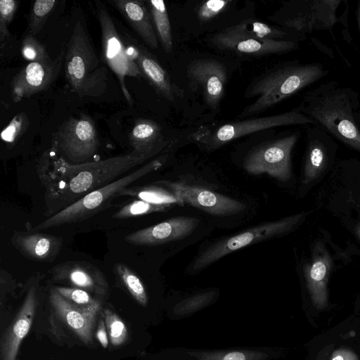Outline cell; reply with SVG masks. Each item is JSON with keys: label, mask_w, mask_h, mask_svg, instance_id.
<instances>
[{"label": "cell", "mask_w": 360, "mask_h": 360, "mask_svg": "<svg viewBox=\"0 0 360 360\" xmlns=\"http://www.w3.org/2000/svg\"><path fill=\"white\" fill-rule=\"evenodd\" d=\"M54 150L52 145L44 153L40 162L49 217L90 192L120 179L119 176L148 160L131 152L103 160L73 164L63 157L53 158Z\"/></svg>", "instance_id": "1"}, {"label": "cell", "mask_w": 360, "mask_h": 360, "mask_svg": "<svg viewBox=\"0 0 360 360\" xmlns=\"http://www.w3.org/2000/svg\"><path fill=\"white\" fill-rule=\"evenodd\" d=\"M316 125L360 153V95L329 81L308 91L298 106Z\"/></svg>", "instance_id": "2"}, {"label": "cell", "mask_w": 360, "mask_h": 360, "mask_svg": "<svg viewBox=\"0 0 360 360\" xmlns=\"http://www.w3.org/2000/svg\"><path fill=\"white\" fill-rule=\"evenodd\" d=\"M328 74L318 63H286L274 68L255 79L247 88L246 98H256L240 117L256 115L292 96Z\"/></svg>", "instance_id": "3"}, {"label": "cell", "mask_w": 360, "mask_h": 360, "mask_svg": "<svg viewBox=\"0 0 360 360\" xmlns=\"http://www.w3.org/2000/svg\"><path fill=\"white\" fill-rule=\"evenodd\" d=\"M65 75L71 90L79 97H98L108 86L107 68L96 53L81 21L76 22L64 58Z\"/></svg>", "instance_id": "4"}, {"label": "cell", "mask_w": 360, "mask_h": 360, "mask_svg": "<svg viewBox=\"0 0 360 360\" xmlns=\"http://www.w3.org/2000/svg\"><path fill=\"white\" fill-rule=\"evenodd\" d=\"M288 34L266 23L247 20L217 33L212 44L219 50L245 56H264L283 53L299 46L286 38Z\"/></svg>", "instance_id": "5"}, {"label": "cell", "mask_w": 360, "mask_h": 360, "mask_svg": "<svg viewBox=\"0 0 360 360\" xmlns=\"http://www.w3.org/2000/svg\"><path fill=\"white\" fill-rule=\"evenodd\" d=\"M165 160L162 158L150 161L133 172L90 192L71 205L47 217L30 231H40L54 226L81 221L92 217L106 208L114 198L120 196L122 190L144 175L160 168Z\"/></svg>", "instance_id": "6"}, {"label": "cell", "mask_w": 360, "mask_h": 360, "mask_svg": "<svg viewBox=\"0 0 360 360\" xmlns=\"http://www.w3.org/2000/svg\"><path fill=\"white\" fill-rule=\"evenodd\" d=\"M307 216V212H302L278 220L262 223L236 235L223 238L201 252L191 266L190 270H202L236 250L290 233L302 224Z\"/></svg>", "instance_id": "7"}, {"label": "cell", "mask_w": 360, "mask_h": 360, "mask_svg": "<svg viewBox=\"0 0 360 360\" xmlns=\"http://www.w3.org/2000/svg\"><path fill=\"white\" fill-rule=\"evenodd\" d=\"M95 13L101 31L102 57L104 63L116 75L125 99L129 105L132 98L127 88L126 77H143L137 65L128 55L125 44L104 4L95 1Z\"/></svg>", "instance_id": "8"}, {"label": "cell", "mask_w": 360, "mask_h": 360, "mask_svg": "<svg viewBox=\"0 0 360 360\" xmlns=\"http://www.w3.org/2000/svg\"><path fill=\"white\" fill-rule=\"evenodd\" d=\"M340 0H298L286 2L277 18L287 28L300 34L330 30L338 23Z\"/></svg>", "instance_id": "9"}, {"label": "cell", "mask_w": 360, "mask_h": 360, "mask_svg": "<svg viewBox=\"0 0 360 360\" xmlns=\"http://www.w3.org/2000/svg\"><path fill=\"white\" fill-rule=\"evenodd\" d=\"M53 144L62 157L70 163L89 162L99 147L94 122L84 114L79 117L69 118L53 135Z\"/></svg>", "instance_id": "10"}, {"label": "cell", "mask_w": 360, "mask_h": 360, "mask_svg": "<svg viewBox=\"0 0 360 360\" xmlns=\"http://www.w3.org/2000/svg\"><path fill=\"white\" fill-rule=\"evenodd\" d=\"M298 138V133H292L257 146L245 157L243 168L251 174H267L282 182L289 181L291 152Z\"/></svg>", "instance_id": "11"}, {"label": "cell", "mask_w": 360, "mask_h": 360, "mask_svg": "<svg viewBox=\"0 0 360 360\" xmlns=\"http://www.w3.org/2000/svg\"><path fill=\"white\" fill-rule=\"evenodd\" d=\"M300 124H314V122L297 107L281 114L226 123L214 129L210 135H207L202 142L208 148L215 149L253 132L279 126Z\"/></svg>", "instance_id": "12"}, {"label": "cell", "mask_w": 360, "mask_h": 360, "mask_svg": "<svg viewBox=\"0 0 360 360\" xmlns=\"http://www.w3.org/2000/svg\"><path fill=\"white\" fill-rule=\"evenodd\" d=\"M158 184L168 188L179 204H187L213 215L230 216L246 209L243 202L201 186L169 181Z\"/></svg>", "instance_id": "13"}, {"label": "cell", "mask_w": 360, "mask_h": 360, "mask_svg": "<svg viewBox=\"0 0 360 360\" xmlns=\"http://www.w3.org/2000/svg\"><path fill=\"white\" fill-rule=\"evenodd\" d=\"M65 49L63 48L54 58L39 62H30L22 68L13 77L11 82V98L15 103L22 98L47 89L58 77L63 62Z\"/></svg>", "instance_id": "14"}, {"label": "cell", "mask_w": 360, "mask_h": 360, "mask_svg": "<svg viewBox=\"0 0 360 360\" xmlns=\"http://www.w3.org/2000/svg\"><path fill=\"white\" fill-rule=\"evenodd\" d=\"M199 223V219L193 217H174L132 232L124 240L135 245H156L186 237L196 229Z\"/></svg>", "instance_id": "15"}, {"label": "cell", "mask_w": 360, "mask_h": 360, "mask_svg": "<svg viewBox=\"0 0 360 360\" xmlns=\"http://www.w3.org/2000/svg\"><path fill=\"white\" fill-rule=\"evenodd\" d=\"M187 75L202 87L205 103L216 110L224 96L227 79L224 65L214 59H198L188 65Z\"/></svg>", "instance_id": "16"}, {"label": "cell", "mask_w": 360, "mask_h": 360, "mask_svg": "<svg viewBox=\"0 0 360 360\" xmlns=\"http://www.w3.org/2000/svg\"><path fill=\"white\" fill-rule=\"evenodd\" d=\"M51 307L58 317L86 344L93 341V330L100 307H78L58 293L53 288L49 295Z\"/></svg>", "instance_id": "17"}, {"label": "cell", "mask_w": 360, "mask_h": 360, "mask_svg": "<svg viewBox=\"0 0 360 360\" xmlns=\"http://www.w3.org/2000/svg\"><path fill=\"white\" fill-rule=\"evenodd\" d=\"M331 257L324 246L319 243L304 267V274L314 307L325 309L328 305V281L332 269Z\"/></svg>", "instance_id": "18"}, {"label": "cell", "mask_w": 360, "mask_h": 360, "mask_svg": "<svg viewBox=\"0 0 360 360\" xmlns=\"http://www.w3.org/2000/svg\"><path fill=\"white\" fill-rule=\"evenodd\" d=\"M128 55L134 61L155 90L168 101H173L174 94L169 77L155 58L138 41L128 34L123 35Z\"/></svg>", "instance_id": "19"}, {"label": "cell", "mask_w": 360, "mask_h": 360, "mask_svg": "<svg viewBox=\"0 0 360 360\" xmlns=\"http://www.w3.org/2000/svg\"><path fill=\"white\" fill-rule=\"evenodd\" d=\"M52 276L56 281L68 283L74 288L99 295H104L108 291V283L103 274L85 262L70 261L58 264L52 269Z\"/></svg>", "instance_id": "20"}, {"label": "cell", "mask_w": 360, "mask_h": 360, "mask_svg": "<svg viewBox=\"0 0 360 360\" xmlns=\"http://www.w3.org/2000/svg\"><path fill=\"white\" fill-rule=\"evenodd\" d=\"M36 306V288L32 286L17 316L2 336L0 347L1 360H16L20 344L32 326Z\"/></svg>", "instance_id": "21"}, {"label": "cell", "mask_w": 360, "mask_h": 360, "mask_svg": "<svg viewBox=\"0 0 360 360\" xmlns=\"http://www.w3.org/2000/svg\"><path fill=\"white\" fill-rule=\"evenodd\" d=\"M307 137L302 179L304 184L313 182L326 169L329 159V149L334 143L328 132L314 124L307 128Z\"/></svg>", "instance_id": "22"}, {"label": "cell", "mask_w": 360, "mask_h": 360, "mask_svg": "<svg viewBox=\"0 0 360 360\" xmlns=\"http://www.w3.org/2000/svg\"><path fill=\"white\" fill-rule=\"evenodd\" d=\"M11 242L25 257L42 262L53 259L62 246L60 238L32 231L15 232Z\"/></svg>", "instance_id": "23"}, {"label": "cell", "mask_w": 360, "mask_h": 360, "mask_svg": "<svg viewBox=\"0 0 360 360\" xmlns=\"http://www.w3.org/2000/svg\"><path fill=\"white\" fill-rule=\"evenodd\" d=\"M108 3L119 11L146 45L153 49H158V37L145 1L110 0Z\"/></svg>", "instance_id": "24"}, {"label": "cell", "mask_w": 360, "mask_h": 360, "mask_svg": "<svg viewBox=\"0 0 360 360\" xmlns=\"http://www.w3.org/2000/svg\"><path fill=\"white\" fill-rule=\"evenodd\" d=\"M129 140L132 152L148 159L166 145L159 124L146 119L136 121L129 134Z\"/></svg>", "instance_id": "25"}, {"label": "cell", "mask_w": 360, "mask_h": 360, "mask_svg": "<svg viewBox=\"0 0 360 360\" xmlns=\"http://www.w3.org/2000/svg\"><path fill=\"white\" fill-rule=\"evenodd\" d=\"M146 4L151 15L157 37L165 52L169 53L172 49L173 39L165 4L162 0H150L146 1Z\"/></svg>", "instance_id": "26"}, {"label": "cell", "mask_w": 360, "mask_h": 360, "mask_svg": "<svg viewBox=\"0 0 360 360\" xmlns=\"http://www.w3.org/2000/svg\"><path fill=\"white\" fill-rule=\"evenodd\" d=\"M115 270L131 296L140 304L146 306L148 297L145 287L139 277L129 266L122 263L115 264Z\"/></svg>", "instance_id": "27"}, {"label": "cell", "mask_w": 360, "mask_h": 360, "mask_svg": "<svg viewBox=\"0 0 360 360\" xmlns=\"http://www.w3.org/2000/svg\"><path fill=\"white\" fill-rule=\"evenodd\" d=\"M58 1L56 0H37L30 9L28 18V34L34 36L42 29Z\"/></svg>", "instance_id": "28"}, {"label": "cell", "mask_w": 360, "mask_h": 360, "mask_svg": "<svg viewBox=\"0 0 360 360\" xmlns=\"http://www.w3.org/2000/svg\"><path fill=\"white\" fill-rule=\"evenodd\" d=\"M19 6V1L15 0L0 1V49L1 56L8 48L11 42V34L8 30V25L11 22Z\"/></svg>", "instance_id": "29"}, {"label": "cell", "mask_w": 360, "mask_h": 360, "mask_svg": "<svg viewBox=\"0 0 360 360\" xmlns=\"http://www.w3.org/2000/svg\"><path fill=\"white\" fill-rule=\"evenodd\" d=\"M103 316L110 343L115 347L120 346L128 336L124 323L118 315L108 309H104Z\"/></svg>", "instance_id": "30"}, {"label": "cell", "mask_w": 360, "mask_h": 360, "mask_svg": "<svg viewBox=\"0 0 360 360\" xmlns=\"http://www.w3.org/2000/svg\"><path fill=\"white\" fill-rule=\"evenodd\" d=\"M53 289L71 303L81 307L95 308L101 306V302L94 298L89 292L74 287L56 286Z\"/></svg>", "instance_id": "31"}, {"label": "cell", "mask_w": 360, "mask_h": 360, "mask_svg": "<svg viewBox=\"0 0 360 360\" xmlns=\"http://www.w3.org/2000/svg\"><path fill=\"white\" fill-rule=\"evenodd\" d=\"M20 52L22 56L30 62H39L51 58L46 49L34 36L27 34L23 39Z\"/></svg>", "instance_id": "32"}, {"label": "cell", "mask_w": 360, "mask_h": 360, "mask_svg": "<svg viewBox=\"0 0 360 360\" xmlns=\"http://www.w3.org/2000/svg\"><path fill=\"white\" fill-rule=\"evenodd\" d=\"M161 210L162 206L155 205L142 200L136 199L123 206L112 215V217L121 219H128Z\"/></svg>", "instance_id": "33"}, {"label": "cell", "mask_w": 360, "mask_h": 360, "mask_svg": "<svg viewBox=\"0 0 360 360\" xmlns=\"http://www.w3.org/2000/svg\"><path fill=\"white\" fill-rule=\"evenodd\" d=\"M29 119L25 112L17 114L1 131V136L6 143H13L28 129Z\"/></svg>", "instance_id": "34"}, {"label": "cell", "mask_w": 360, "mask_h": 360, "mask_svg": "<svg viewBox=\"0 0 360 360\" xmlns=\"http://www.w3.org/2000/svg\"><path fill=\"white\" fill-rule=\"evenodd\" d=\"M262 354L245 351H231L228 352L203 353L195 354L198 360H256Z\"/></svg>", "instance_id": "35"}, {"label": "cell", "mask_w": 360, "mask_h": 360, "mask_svg": "<svg viewBox=\"0 0 360 360\" xmlns=\"http://www.w3.org/2000/svg\"><path fill=\"white\" fill-rule=\"evenodd\" d=\"M231 1L210 0L203 2L199 7L197 15L200 20L207 21L225 11Z\"/></svg>", "instance_id": "36"}, {"label": "cell", "mask_w": 360, "mask_h": 360, "mask_svg": "<svg viewBox=\"0 0 360 360\" xmlns=\"http://www.w3.org/2000/svg\"><path fill=\"white\" fill-rule=\"evenodd\" d=\"M211 292L203 293L197 295L194 297H190L180 303L179 309L182 311L183 309L186 311H192L195 308L200 307L205 304L211 298Z\"/></svg>", "instance_id": "37"}, {"label": "cell", "mask_w": 360, "mask_h": 360, "mask_svg": "<svg viewBox=\"0 0 360 360\" xmlns=\"http://www.w3.org/2000/svg\"><path fill=\"white\" fill-rule=\"evenodd\" d=\"M329 360H359V359L351 349L342 347L334 350Z\"/></svg>", "instance_id": "38"}, {"label": "cell", "mask_w": 360, "mask_h": 360, "mask_svg": "<svg viewBox=\"0 0 360 360\" xmlns=\"http://www.w3.org/2000/svg\"><path fill=\"white\" fill-rule=\"evenodd\" d=\"M96 338L103 348L108 347L109 338L103 318L98 321Z\"/></svg>", "instance_id": "39"}, {"label": "cell", "mask_w": 360, "mask_h": 360, "mask_svg": "<svg viewBox=\"0 0 360 360\" xmlns=\"http://www.w3.org/2000/svg\"><path fill=\"white\" fill-rule=\"evenodd\" d=\"M356 20H357L358 30H359V35H360V1L357 4Z\"/></svg>", "instance_id": "40"}, {"label": "cell", "mask_w": 360, "mask_h": 360, "mask_svg": "<svg viewBox=\"0 0 360 360\" xmlns=\"http://www.w3.org/2000/svg\"><path fill=\"white\" fill-rule=\"evenodd\" d=\"M356 232L358 236L360 238V221H359V222L358 223V224L356 226Z\"/></svg>", "instance_id": "41"}, {"label": "cell", "mask_w": 360, "mask_h": 360, "mask_svg": "<svg viewBox=\"0 0 360 360\" xmlns=\"http://www.w3.org/2000/svg\"><path fill=\"white\" fill-rule=\"evenodd\" d=\"M317 360H326V358L323 355H321V357L318 358Z\"/></svg>", "instance_id": "42"}]
</instances>
